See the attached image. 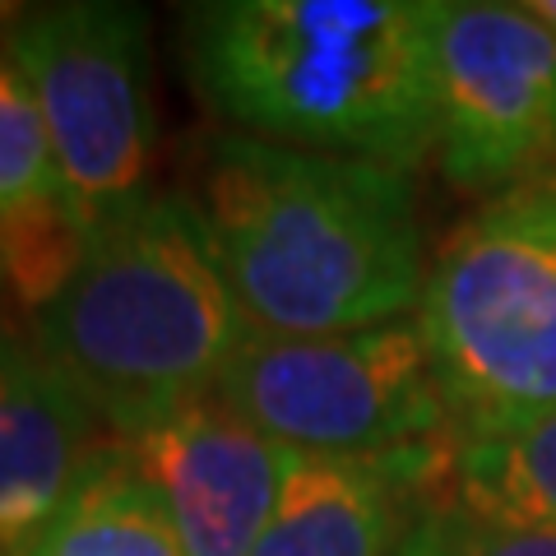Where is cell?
<instances>
[{
    "mask_svg": "<svg viewBox=\"0 0 556 556\" xmlns=\"http://www.w3.org/2000/svg\"><path fill=\"white\" fill-rule=\"evenodd\" d=\"M437 5L208 0L181 10V56L232 135L413 172L437 153Z\"/></svg>",
    "mask_w": 556,
    "mask_h": 556,
    "instance_id": "obj_1",
    "label": "cell"
},
{
    "mask_svg": "<svg viewBox=\"0 0 556 556\" xmlns=\"http://www.w3.org/2000/svg\"><path fill=\"white\" fill-rule=\"evenodd\" d=\"M200 214L255 334H353L422 306L431 260L399 167L218 135Z\"/></svg>",
    "mask_w": 556,
    "mask_h": 556,
    "instance_id": "obj_2",
    "label": "cell"
},
{
    "mask_svg": "<svg viewBox=\"0 0 556 556\" xmlns=\"http://www.w3.org/2000/svg\"><path fill=\"white\" fill-rule=\"evenodd\" d=\"M251 334L200 204L144 195L102 223L70 288L28 320L38 357L112 441L214 394Z\"/></svg>",
    "mask_w": 556,
    "mask_h": 556,
    "instance_id": "obj_3",
    "label": "cell"
},
{
    "mask_svg": "<svg viewBox=\"0 0 556 556\" xmlns=\"http://www.w3.org/2000/svg\"><path fill=\"white\" fill-rule=\"evenodd\" d=\"M417 325L459 437L556 413V167L441 241Z\"/></svg>",
    "mask_w": 556,
    "mask_h": 556,
    "instance_id": "obj_4",
    "label": "cell"
},
{
    "mask_svg": "<svg viewBox=\"0 0 556 556\" xmlns=\"http://www.w3.org/2000/svg\"><path fill=\"white\" fill-rule=\"evenodd\" d=\"M214 399L292 455L394 459L459 445L417 316L316 339L251 329Z\"/></svg>",
    "mask_w": 556,
    "mask_h": 556,
    "instance_id": "obj_5",
    "label": "cell"
},
{
    "mask_svg": "<svg viewBox=\"0 0 556 556\" xmlns=\"http://www.w3.org/2000/svg\"><path fill=\"white\" fill-rule=\"evenodd\" d=\"M0 51L38 93L70 214L98 232L144 200L153 153L144 10L121 0L38 5L0 38Z\"/></svg>",
    "mask_w": 556,
    "mask_h": 556,
    "instance_id": "obj_6",
    "label": "cell"
},
{
    "mask_svg": "<svg viewBox=\"0 0 556 556\" xmlns=\"http://www.w3.org/2000/svg\"><path fill=\"white\" fill-rule=\"evenodd\" d=\"M437 163L486 200L556 167V28L529 5H437Z\"/></svg>",
    "mask_w": 556,
    "mask_h": 556,
    "instance_id": "obj_7",
    "label": "cell"
},
{
    "mask_svg": "<svg viewBox=\"0 0 556 556\" xmlns=\"http://www.w3.org/2000/svg\"><path fill=\"white\" fill-rule=\"evenodd\" d=\"M172 515L186 556H251L265 538L292 450L260 437L214 394L121 441Z\"/></svg>",
    "mask_w": 556,
    "mask_h": 556,
    "instance_id": "obj_8",
    "label": "cell"
},
{
    "mask_svg": "<svg viewBox=\"0 0 556 556\" xmlns=\"http://www.w3.org/2000/svg\"><path fill=\"white\" fill-rule=\"evenodd\" d=\"M108 431L38 357L20 329L0 334V556H33L79 482L108 450Z\"/></svg>",
    "mask_w": 556,
    "mask_h": 556,
    "instance_id": "obj_9",
    "label": "cell"
},
{
    "mask_svg": "<svg viewBox=\"0 0 556 556\" xmlns=\"http://www.w3.org/2000/svg\"><path fill=\"white\" fill-rule=\"evenodd\" d=\"M455 445L394 459L292 455L265 538L251 556H394L417 510L450 478Z\"/></svg>",
    "mask_w": 556,
    "mask_h": 556,
    "instance_id": "obj_10",
    "label": "cell"
},
{
    "mask_svg": "<svg viewBox=\"0 0 556 556\" xmlns=\"http://www.w3.org/2000/svg\"><path fill=\"white\" fill-rule=\"evenodd\" d=\"M33 556H186L172 515L130 464L126 445L108 441L93 473L79 482Z\"/></svg>",
    "mask_w": 556,
    "mask_h": 556,
    "instance_id": "obj_11",
    "label": "cell"
},
{
    "mask_svg": "<svg viewBox=\"0 0 556 556\" xmlns=\"http://www.w3.org/2000/svg\"><path fill=\"white\" fill-rule=\"evenodd\" d=\"M450 492L482 515L556 529V413L459 437Z\"/></svg>",
    "mask_w": 556,
    "mask_h": 556,
    "instance_id": "obj_12",
    "label": "cell"
},
{
    "mask_svg": "<svg viewBox=\"0 0 556 556\" xmlns=\"http://www.w3.org/2000/svg\"><path fill=\"white\" fill-rule=\"evenodd\" d=\"M89 247L93 232L70 214L65 200L0 214V274H5L10 302L20 306V316H42L79 274Z\"/></svg>",
    "mask_w": 556,
    "mask_h": 556,
    "instance_id": "obj_13",
    "label": "cell"
},
{
    "mask_svg": "<svg viewBox=\"0 0 556 556\" xmlns=\"http://www.w3.org/2000/svg\"><path fill=\"white\" fill-rule=\"evenodd\" d=\"M47 200H65L47 121L28 75L0 51V214Z\"/></svg>",
    "mask_w": 556,
    "mask_h": 556,
    "instance_id": "obj_14",
    "label": "cell"
},
{
    "mask_svg": "<svg viewBox=\"0 0 556 556\" xmlns=\"http://www.w3.org/2000/svg\"><path fill=\"white\" fill-rule=\"evenodd\" d=\"M394 556H556V529L482 515L441 492L417 510Z\"/></svg>",
    "mask_w": 556,
    "mask_h": 556,
    "instance_id": "obj_15",
    "label": "cell"
},
{
    "mask_svg": "<svg viewBox=\"0 0 556 556\" xmlns=\"http://www.w3.org/2000/svg\"><path fill=\"white\" fill-rule=\"evenodd\" d=\"M24 10H28V5H14V0H0V38H5V33L24 20Z\"/></svg>",
    "mask_w": 556,
    "mask_h": 556,
    "instance_id": "obj_16",
    "label": "cell"
},
{
    "mask_svg": "<svg viewBox=\"0 0 556 556\" xmlns=\"http://www.w3.org/2000/svg\"><path fill=\"white\" fill-rule=\"evenodd\" d=\"M525 5H529L543 24H552V28H556V0H525Z\"/></svg>",
    "mask_w": 556,
    "mask_h": 556,
    "instance_id": "obj_17",
    "label": "cell"
},
{
    "mask_svg": "<svg viewBox=\"0 0 556 556\" xmlns=\"http://www.w3.org/2000/svg\"><path fill=\"white\" fill-rule=\"evenodd\" d=\"M10 288H5V274H0V334H5V329H14V320H10Z\"/></svg>",
    "mask_w": 556,
    "mask_h": 556,
    "instance_id": "obj_18",
    "label": "cell"
}]
</instances>
